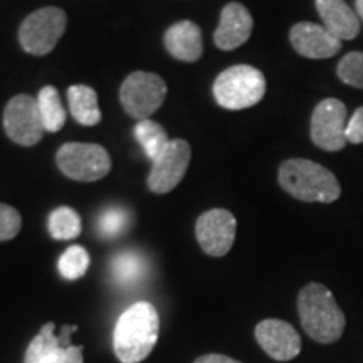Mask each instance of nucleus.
<instances>
[{
    "instance_id": "obj_5",
    "label": "nucleus",
    "mask_w": 363,
    "mask_h": 363,
    "mask_svg": "<svg viewBox=\"0 0 363 363\" xmlns=\"http://www.w3.org/2000/svg\"><path fill=\"white\" fill-rule=\"evenodd\" d=\"M56 162L59 170L78 182H96L110 174L111 157L96 143L67 142L57 150Z\"/></svg>"
},
{
    "instance_id": "obj_10",
    "label": "nucleus",
    "mask_w": 363,
    "mask_h": 363,
    "mask_svg": "<svg viewBox=\"0 0 363 363\" xmlns=\"http://www.w3.org/2000/svg\"><path fill=\"white\" fill-rule=\"evenodd\" d=\"M192 150L185 140H170L160 157L153 162L148 175V189L155 194H169L187 174Z\"/></svg>"
},
{
    "instance_id": "obj_14",
    "label": "nucleus",
    "mask_w": 363,
    "mask_h": 363,
    "mask_svg": "<svg viewBox=\"0 0 363 363\" xmlns=\"http://www.w3.org/2000/svg\"><path fill=\"white\" fill-rule=\"evenodd\" d=\"M54 328L52 321L40 328L27 348L24 363H84L83 347L61 343Z\"/></svg>"
},
{
    "instance_id": "obj_6",
    "label": "nucleus",
    "mask_w": 363,
    "mask_h": 363,
    "mask_svg": "<svg viewBox=\"0 0 363 363\" xmlns=\"http://www.w3.org/2000/svg\"><path fill=\"white\" fill-rule=\"evenodd\" d=\"M67 26V16L59 7H43L26 17L19 29V43L26 52L45 56L56 48Z\"/></svg>"
},
{
    "instance_id": "obj_20",
    "label": "nucleus",
    "mask_w": 363,
    "mask_h": 363,
    "mask_svg": "<svg viewBox=\"0 0 363 363\" xmlns=\"http://www.w3.org/2000/svg\"><path fill=\"white\" fill-rule=\"evenodd\" d=\"M135 138L140 143V147L143 148L145 155L150 160L155 162L163 150L167 148V145L170 143L169 135H167L165 128L157 121L150 120H140L135 126Z\"/></svg>"
},
{
    "instance_id": "obj_12",
    "label": "nucleus",
    "mask_w": 363,
    "mask_h": 363,
    "mask_svg": "<svg viewBox=\"0 0 363 363\" xmlns=\"http://www.w3.org/2000/svg\"><path fill=\"white\" fill-rule=\"evenodd\" d=\"M256 340L272 360L289 362L301 352V337L283 320H262L256 326Z\"/></svg>"
},
{
    "instance_id": "obj_25",
    "label": "nucleus",
    "mask_w": 363,
    "mask_h": 363,
    "mask_svg": "<svg viewBox=\"0 0 363 363\" xmlns=\"http://www.w3.org/2000/svg\"><path fill=\"white\" fill-rule=\"evenodd\" d=\"M337 76L343 84L363 89V52L352 51L343 56L337 66Z\"/></svg>"
},
{
    "instance_id": "obj_4",
    "label": "nucleus",
    "mask_w": 363,
    "mask_h": 363,
    "mask_svg": "<svg viewBox=\"0 0 363 363\" xmlns=\"http://www.w3.org/2000/svg\"><path fill=\"white\" fill-rule=\"evenodd\" d=\"M212 93L217 104L225 110H246L264 98L266 78L254 66H230L217 76Z\"/></svg>"
},
{
    "instance_id": "obj_13",
    "label": "nucleus",
    "mask_w": 363,
    "mask_h": 363,
    "mask_svg": "<svg viewBox=\"0 0 363 363\" xmlns=\"http://www.w3.org/2000/svg\"><path fill=\"white\" fill-rule=\"evenodd\" d=\"M289 43L299 56L308 59H330L342 51V40L313 22L294 24L289 30Z\"/></svg>"
},
{
    "instance_id": "obj_9",
    "label": "nucleus",
    "mask_w": 363,
    "mask_h": 363,
    "mask_svg": "<svg viewBox=\"0 0 363 363\" xmlns=\"http://www.w3.org/2000/svg\"><path fill=\"white\" fill-rule=\"evenodd\" d=\"M4 128L13 143L34 147L45 133L38 99L29 94H17L4 111Z\"/></svg>"
},
{
    "instance_id": "obj_24",
    "label": "nucleus",
    "mask_w": 363,
    "mask_h": 363,
    "mask_svg": "<svg viewBox=\"0 0 363 363\" xmlns=\"http://www.w3.org/2000/svg\"><path fill=\"white\" fill-rule=\"evenodd\" d=\"M131 216L123 207H108L98 217V233L104 239H115L130 227Z\"/></svg>"
},
{
    "instance_id": "obj_17",
    "label": "nucleus",
    "mask_w": 363,
    "mask_h": 363,
    "mask_svg": "<svg viewBox=\"0 0 363 363\" xmlns=\"http://www.w3.org/2000/svg\"><path fill=\"white\" fill-rule=\"evenodd\" d=\"M165 48L170 56L184 62H195L202 57L203 44L201 27L192 21H180L165 33Z\"/></svg>"
},
{
    "instance_id": "obj_22",
    "label": "nucleus",
    "mask_w": 363,
    "mask_h": 363,
    "mask_svg": "<svg viewBox=\"0 0 363 363\" xmlns=\"http://www.w3.org/2000/svg\"><path fill=\"white\" fill-rule=\"evenodd\" d=\"M49 234L56 240H69L81 234V217L74 208L57 207L48 219Z\"/></svg>"
},
{
    "instance_id": "obj_28",
    "label": "nucleus",
    "mask_w": 363,
    "mask_h": 363,
    "mask_svg": "<svg viewBox=\"0 0 363 363\" xmlns=\"http://www.w3.org/2000/svg\"><path fill=\"white\" fill-rule=\"evenodd\" d=\"M194 363H242V362L234 360V358L225 357V355H217V353H211V355L199 357Z\"/></svg>"
},
{
    "instance_id": "obj_21",
    "label": "nucleus",
    "mask_w": 363,
    "mask_h": 363,
    "mask_svg": "<svg viewBox=\"0 0 363 363\" xmlns=\"http://www.w3.org/2000/svg\"><path fill=\"white\" fill-rule=\"evenodd\" d=\"M38 104L45 131L56 133V131L62 130V126L66 125V110L62 106L57 89L54 86H45L40 89Z\"/></svg>"
},
{
    "instance_id": "obj_23",
    "label": "nucleus",
    "mask_w": 363,
    "mask_h": 363,
    "mask_svg": "<svg viewBox=\"0 0 363 363\" xmlns=\"http://www.w3.org/2000/svg\"><path fill=\"white\" fill-rule=\"evenodd\" d=\"M89 261V254L83 246H71L59 257L57 267L62 278L67 281H76L86 274Z\"/></svg>"
},
{
    "instance_id": "obj_19",
    "label": "nucleus",
    "mask_w": 363,
    "mask_h": 363,
    "mask_svg": "<svg viewBox=\"0 0 363 363\" xmlns=\"http://www.w3.org/2000/svg\"><path fill=\"white\" fill-rule=\"evenodd\" d=\"M111 276L118 286L130 288L142 283L148 271V262L138 251H121L111 259Z\"/></svg>"
},
{
    "instance_id": "obj_3",
    "label": "nucleus",
    "mask_w": 363,
    "mask_h": 363,
    "mask_svg": "<svg viewBox=\"0 0 363 363\" xmlns=\"http://www.w3.org/2000/svg\"><path fill=\"white\" fill-rule=\"evenodd\" d=\"M278 182L286 194L301 202L331 203L342 195L333 172L308 158H289L281 163Z\"/></svg>"
},
{
    "instance_id": "obj_11",
    "label": "nucleus",
    "mask_w": 363,
    "mask_h": 363,
    "mask_svg": "<svg viewBox=\"0 0 363 363\" xmlns=\"http://www.w3.org/2000/svg\"><path fill=\"white\" fill-rule=\"evenodd\" d=\"M238 230L235 217L225 208H211L203 212L195 224V235L203 252L212 257H222L233 247Z\"/></svg>"
},
{
    "instance_id": "obj_15",
    "label": "nucleus",
    "mask_w": 363,
    "mask_h": 363,
    "mask_svg": "<svg viewBox=\"0 0 363 363\" xmlns=\"http://www.w3.org/2000/svg\"><path fill=\"white\" fill-rule=\"evenodd\" d=\"M254 21L242 4L230 2L222 9L220 21L214 33V43L222 51H234L247 43L252 34Z\"/></svg>"
},
{
    "instance_id": "obj_7",
    "label": "nucleus",
    "mask_w": 363,
    "mask_h": 363,
    "mask_svg": "<svg viewBox=\"0 0 363 363\" xmlns=\"http://www.w3.org/2000/svg\"><path fill=\"white\" fill-rule=\"evenodd\" d=\"M167 84L158 74L135 71L126 76L120 88V101L130 116L147 120L165 101Z\"/></svg>"
},
{
    "instance_id": "obj_26",
    "label": "nucleus",
    "mask_w": 363,
    "mask_h": 363,
    "mask_svg": "<svg viewBox=\"0 0 363 363\" xmlns=\"http://www.w3.org/2000/svg\"><path fill=\"white\" fill-rule=\"evenodd\" d=\"M21 227L22 217L19 212L7 203H0V242L16 238Z\"/></svg>"
},
{
    "instance_id": "obj_8",
    "label": "nucleus",
    "mask_w": 363,
    "mask_h": 363,
    "mask_svg": "<svg viewBox=\"0 0 363 363\" xmlns=\"http://www.w3.org/2000/svg\"><path fill=\"white\" fill-rule=\"evenodd\" d=\"M347 106L342 99L326 98L315 106L311 115V142L325 152H340L347 147Z\"/></svg>"
},
{
    "instance_id": "obj_18",
    "label": "nucleus",
    "mask_w": 363,
    "mask_h": 363,
    "mask_svg": "<svg viewBox=\"0 0 363 363\" xmlns=\"http://www.w3.org/2000/svg\"><path fill=\"white\" fill-rule=\"evenodd\" d=\"M71 115L83 126H94L101 121L98 104V93L91 86L74 84L67 89Z\"/></svg>"
},
{
    "instance_id": "obj_27",
    "label": "nucleus",
    "mask_w": 363,
    "mask_h": 363,
    "mask_svg": "<svg viewBox=\"0 0 363 363\" xmlns=\"http://www.w3.org/2000/svg\"><path fill=\"white\" fill-rule=\"evenodd\" d=\"M345 136H347V142L352 145L363 143V106L357 108L350 120H348Z\"/></svg>"
},
{
    "instance_id": "obj_2",
    "label": "nucleus",
    "mask_w": 363,
    "mask_h": 363,
    "mask_svg": "<svg viewBox=\"0 0 363 363\" xmlns=\"http://www.w3.org/2000/svg\"><path fill=\"white\" fill-rule=\"evenodd\" d=\"M298 313L303 330L315 342L326 345L342 338L347 318L325 284L310 283L299 291Z\"/></svg>"
},
{
    "instance_id": "obj_16",
    "label": "nucleus",
    "mask_w": 363,
    "mask_h": 363,
    "mask_svg": "<svg viewBox=\"0 0 363 363\" xmlns=\"http://www.w3.org/2000/svg\"><path fill=\"white\" fill-rule=\"evenodd\" d=\"M323 27L340 40H353L360 34V19L345 0H315Z\"/></svg>"
},
{
    "instance_id": "obj_29",
    "label": "nucleus",
    "mask_w": 363,
    "mask_h": 363,
    "mask_svg": "<svg viewBox=\"0 0 363 363\" xmlns=\"http://www.w3.org/2000/svg\"><path fill=\"white\" fill-rule=\"evenodd\" d=\"M355 9H357L358 19L363 21V0H355Z\"/></svg>"
},
{
    "instance_id": "obj_1",
    "label": "nucleus",
    "mask_w": 363,
    "mask_h": 363,
    "mask_svg": "<svg viewBox=\"0 0 363 363\" xmlns=\"http://www.w3.org/2000/svg\"><path fill=\"white\" fill-rule=\"evenodd\" d=\"M160 316L157 308L148 301L131 305L118 318L113 348L121 363H140L152 353L158 342Z\"/></svg>"
}]
</instances>
